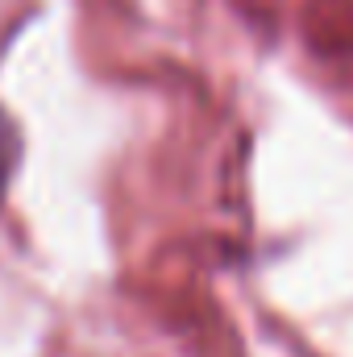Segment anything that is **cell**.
Returning <instances> with one entry per match:
<instances>
[{"label":"cell","instance_id":"obj_1","mask_svg":"<svg viewBox=\"0 0 353 357\" xmlns=\"http://www.w3.org/2000/svg\"><path fill=\"white\" fill-rule=\"evenodd\" d=\"M21 154H25V137H21V125L8 116V108L0 104V208L8 199V187H13V175L21 167Z\"/></svg>","mask_w":353,"mask_h":357}]
</instances>
